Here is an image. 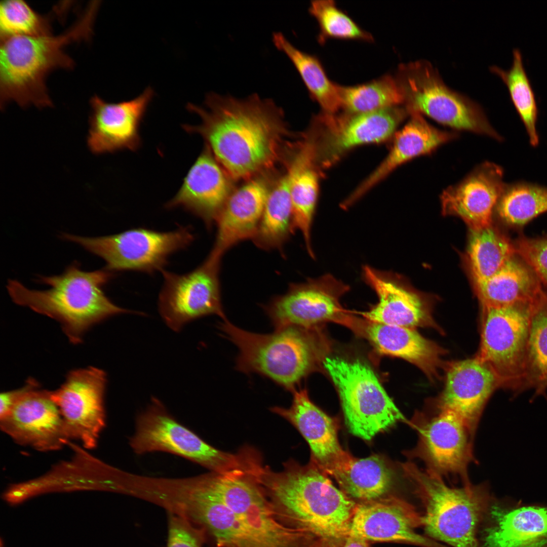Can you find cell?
Masks as SVG:
<instances>
[{"instance_id": "cell-38", "label": "cell", "mask_w": 547, "mask_h": 547, "mask_svg": "<svg viewBox=\"0 0 547 547\" xmlns=\"http://www.w3.org/2000/svg\"><path fill=\"white\" fill-rule=\"evenodd\" d=\"M495 207L505 223L523 227L547 212V187L526 182L505 184Z\"/></svg>"}, {"instance_id": "cell-26", "label": "cell", "mask_w": 547, "mask_h": 547, "mask_svg": "<svg viewBox=\"0 0 547 547\" xmlns=\"http://www.w3.org/2000/svg\"><path fill=\"white\" fill-rule=\"evenodd\" d=\"M362 277L376 293L378 301L360 313L369 322L414 329L436 326L420 298L399 283L388 272L365 265Z\"/></svg>"}, {"instance_id": "cell-19", "label": "cell", "mask_w": 547, "mask_h": 547, "mask_svg": "<svg viewBox=\"0 0 547 547\" xmlns=\"http://www.w3.org/2000/svg\"><path fill=\"white\" fill-rule=\"evenodd\" d=\"M423 518L405 501L390 496L357 504L348 535L367 541H393L424 547H445L417 534Z\"/></svg>"}, {"instance_id": "cell-39", "label": "cell", "mask_w": 547, "mask_h": 547, "mask_svg": "<svg viewBox=\"0 0 547 547\" xmlns=\"http://www.w3.org/2000/svg\"><path fill=\"white\" fill-rule=\"evenodd\" d=\"M513 56L512 65L509 69L504 70L497 66H493L490 69L506 85L511 99L525 127L530 143L535 147L539 143L536 130L538 109L535 96L524 66L520 50L514 49Z\"/></svg>"}, {"instance_id": "cell-24", "label": "cell", "mask_w": 547, "mask_h": 547, "mask_svg": "<svg viewBox=\"0 0 547 547\" xmlns=\"http://www.w3.org/2000/svg\"><path fill=\"white\" fill-rule=\"evenodd\" d=\"M268 174L248 180L232 191L216 222L217 234L210 252L212 254L221 259L235 245L253 239L275 183Z\"/></svg>"}, {"instance_id": "cell-20", "label": "cell", "mask_w": 547, "mask_h": 547, "mask_svg": "<svg viewBox=\"0 0 547 547\" xmlns=\"http://www.w3.org/2000/svg\"><path fill=\"white\" fill-rule=\"evenodd\" d=\"M419 439L410 455L423 460L429 469L441 474H458L466 482V467L473 459L471 436L474 434L453 412L438 414L418 425Z\"/></svg>"}, {"instance_id": "cell-36", "label": "cell", "mask_w": 547, "mask_h": 547, "mask_svg": "<svg viewBox=\"0 0 547 547\" xmlns=\"http://www.w3.org/2000/svg\"><path fill=\"white\" fill-rule=\"evenodd\" d=\"M533 389L534 396L547 389V290L532 307L527 343L525 390Z\"/></svg>"}, {"instance_id": "cell-22", "label": "cell", "mask_w": 547, "mask_h": 547, "mask_svg": "<svg viewBox=\"0 0 547 547\" xmlns=\"http://www.w3.org/2000/svg\"><path fill=\"white\" fill-rule=\"evenodd\" d=\"M503 176L498 165L488 162L481 164L443 191V213L460 217L473 231L491 226L492 213L505 185Z\"/></svg>"}, {"instance_id": "cell-17", "label": "cell", "mask_w": 547, "mask_h": 547, "mask_svg": "<svg viewBox=\"0 0 547 547\" xmlns=\"http://www.w3.org/2000/svg\"><path fill=\"white\" fill-rule=\"evenodd\" d=\"M0 425L16 442L41 451L59 449L70 440L51 391L37 381L0 418Z\"/></svg>"}, {"instance_id": "cell-37", "label": "cell", "mask_w": 547, "mask_h": 547, "mask_svg": "<svg viewBox=\"0 0 547 547\" xmlns=\"http://www.w3.org/2000/svg\"><path fill=\"white\" fill-rule=\"evenodd\" d=\"M341 109L349 113L376 111L403 104V96L396 79L389 74L351 86L337 85Z\"/></svg>"}, {"instance_id": "cell-14", "label": "cell", "mask_w": 547, "mask_h": 547, "mask_svg": "<svg viewBox=\"0 0 547 547\" xmlns=\"http://www.w3.org/2000/svg\"><path fill=\"white\" fill-rule=\"evenodd\" d=\"M221 260L209 253L201 265L185 274L161 271L158 307L171 329L178 332L186 323L210 315L226 320L219 279Z\"/></svg>"}, {"instance_id": "cell-28", "label": "cell", "mask_w": 547, "mask_h": 547, "mask_svg": "<svg viewBox=\"0 0 547 547\" xmlns=\"http://www.w3.org/2000/svg\"><path fill=\"white\" fill-rule=\"evenodd\" d=\"M409 122L394 135L391 148L384 160L359 185L356 192L363 196L400 165L417 157L433 151L456 137L427 123L422 114L412 112Z\"/></svg>"}, {"instance_id": "cell-29", "label": "cell", "mask_w": 547, "mask_h": 547, "mask_svg": "<svg viewBox=\"0 0 547 547\" xmlns=\"http://www.w3.org/2000/svg\"><path fill=\"white\" fill-rule=\"evenodd\" d=\"M366 324L365 335L379 353L408 361L431 380L438 377L444 352L437 344L414 329L369 321Z\"/></svg>"}, {"instance_id": "cell-41", "label": "cell", "mask_w": 547, "mask_h": 547, "mask_svg": "<svg viewBox=\"0 0 547 547\" xmlns=\"http://www.w3.org/2000/svg\"><path fill=\"white\" fill-rule=\"evenodd\" d=\"M49 19L22 0L0 3L1 38L12 36H37L52 34Z\"/></svg>"}, {"instance_id": "cell-34", "label": "cell", "mask_w": 547, "mask_h": 547, "mask_svg": "<svg viewBox=\"0 0 547 547\" xmlns=\"http://www.w3.org/2000/svg\"><path fill=\"white\" fill-rule=\"evenodd\" d=\"M320 173L311 151L306 150L294 179L291 193V233H301L307 251L312 258L315 254L311 228L318 200Z\"/></svg>"}, {"instance_id": "cell-5", "label": "cell", "mask_w": 547, "mask_h": 547, "mask_svg": "<svg viewBox=\"0 0 547 547\" xmlns=\"http://www.w3.org/2000/svg\"><path fill=\"white\" fill-rule=\"evenodd\" d=\"M113 276L105 268L83 270L75 261L61 275L38 276L37 282L50 286L47 290L30 289L16 280H9L6 288L15 303L58 321L69 341L77 344L94 325L131 312L113 303L104 291Z\"/></svg>"}, {"instance_id": "cell-33", "label": "cell", "mask_w": 547, "mask_h": 547, "mask_svg": "<svg viewBox=\"0 0 547 547\" xmlns=\"http://www.w3.org/2000/svg\"><path fill=\"white\" fill-rule=\"evenodd\" d=\"M272 42L289 58L308 93L324 112L334 113L341 109L337 84L331 81L319 59L294 46L281 32H275Z\"/></svg>"}, {"instance_id": "cell-21", "label": "cell", "mask_w": 547, "mask_h": 547, "mask_svg": "<svg viewBox=\"0 0 547 547\" xmlns=\"http://www.w3.org/2000/svg\"><path fill=\"white\" fill-rule=\"evenodd\" d=\"M292 393L289 407L276 406L271 411L296 427L310 447V461L330 476L351 456L339 442L337 422L313 403L305 389Z\"/></svg>"}, {"instance_id": "cell-23", "label": "cell", "mask_w": 547, "mask_h": 547, "mask_svg": "<svg viewBox=\"0 0 547 547\" xmlns=\"http://www.w3.org/2000/svg\"><path fill=\"white\" fill-rule=\"evenodd\" d=\"M231 180L205 145L165 207L181 208L201 218L210 228L233 191Z\"/></svg>"}, {"instance_id": "cell-10", "label": "cell", "mask_w": 547, "mask_h": 547, "mask_svg": "<svg viewBox=\"0 0 547 547\" xmlns=\"http://www.w3.org/2000/svg\"><path fill=\"white\" fill-rule=\"evenodd\" d=\"M129 442L137 454L154 451L170 452L218 474L247 471L250 466L249 450L232 454L213 447L177 422L155 398L138 416L135 433Z\"/></svg>"}, {"instance_id": "cell-13", "label": "cell", "mask_w": 547, "mask_h": 547, "mask_svg": "<svg viewBox=\"0 0 547 547\" xmlns=\"http://www.w3.org/2000/svg\"><path fill=\"white\" fill-rule=\"evenodd\" d=\"M400 106L360 113L323 112L317 116L305 135L312 145L318 167L332 166L357 146L391 138L409 115Z\"/></svg>"}, {"instance_id": "cell-32", "label": "cell", "mask_w": 547, "mask_h": 547, "mask_svg": "<svg viewBox=\"0 0 547 547\" xmlns=\"http://www.w3.org/2000/svg\"><path fill=\"white\" fill-rule=\"evenodd\" d=\"M348 497L368 501L381 498L393 485L394 474L385 458L374 454L351 456L330 475Z\"/></svg>"}, {"instance_id": "cell-18", "label": "cell", "mask_w": 547, "mask_h": 547, "mask_svg": "<svg viewBox=\"0 0 547 547\" xmlns=\"http://www.w3.org/2000/svg\"><path fill=\"white\" fill-rule=\"evenodd\" d=\"M153 96L149 87L135 98L118 103L92 97L87 137L90 150L96 154L137 150L141 144L140 126Z\"/></svg>"}, {"instance_id": "cell-47", "label": "cell", "mask_w": 547, "mask_h": 547, "mask_svg": "<svg viewBox=\"0 0 547 547\" xmlns=\"http://www.w3.org/2000/svg\"><path fill=\"white\" fill-rule=\"evenodd\" d=\"M116 472H117V471H116ZM116 473H115V475H116ZM114 483H115V478H114Z\"/></svg>"}, {"instance_id": "cell-12", "label": "cell", "mask_w": 547, "mask_h": 547, "mask_svg": "<svg viewBox=\"0 0 547 547\" xmlns=\"http://www.w3.org/2000/svg\"><path fill=\"white\" fill-rule=\"evenodd\" d=\"M534 303L483 307L481 343L475 358L493 372L500 387L515 394L525 390L527 348Z\"/></svg>"}, {"instance_id": "cell-1", "label": "cell", "mask_w": 547, "mask_h": 547, "mask_svg": "<svg viewBox=\"0 0 547 547\" xmlns=\"http://www.w3.org/2000/svg\"><path fill=\"white\" fill-rule=\"evenodd\" d=\"M204 106L188 103L201 123L185 124L187 133L201 135L224 171L234 181H248L285 167L299 141L286 121L283 110L270 99L257 94L238 99L214 93L207 95Z\"/></svg>"}, {"instance_id": "cell-15", "label": "cell", "mask_w": 547, "mask_h": 547, "mask_svg": "<svg viewBox=\"0 0 547 547\" xmlns=\"http://www.w3.org/2000/svg\"><path fill=\"white\" fill-rule=\"evenodd\" d=\"M349 290V286L327 274L290 284L285 294L276 296L263 308L275 329L290 326L308 329L328 321L351 327L354 320L339 302Z\"/></svg>"}, {"instance_id": "cell-16", "label": "cell", "mask_w": 547, "mask_h": 547, "mask_svg": "<svg viewBox=\"0 0 547 547\" xmlns=\"http://www.w3.org/2000/svg\"><path fill=\"white\" fill-rule=\"evenodd\" d=\"M106 373L90 366L73 369L57 389L51 391L70 439L86 448H94L105 425Z\"/></svg>"}, {"instance_id": "cell-44", "label": "cell", "mask_w": 547, "mask_h": 547, "mask_svg": "<svg viewBox=\"0 0 547 547\" xmlns=\"http://www.w3.org/2000/svg\"><path fill=\"white\" fill-rule=\"evenodd\" d=\"M36 381L34 378L29 377L21 387L1 394L0 418L5 416L9 412L15 402L31 387Z\"/></svg>"}, {"instance_id": "cell-40", "label": "cell", "mask_w": 547, "mask_h": 547, "mask_svg": "<svg viewBox=\"0 0 547 547\" xmlns=\"http://www.w3.org/2000/svg\"><path fill=\"white\" fill-rule=\"evenodd\" d=\"M309 13L317 21L318 41L323 44L329 38L373 42V36L362 29L332 0L311 1Z\"/></svg>"}, {"instance_id": "cell-4", "label": "cell", "mask_w": 547, "mask_h": 547, "mask_svg": "<svg viewBox=\"0 0 547 547\" xmlns=\"http://www.w3.org/2000/svg\"><path fill=\"white\" fill-rule=\"evenodd\" d=\"M99 5L98 1L92 2L73 24L58 35L1 38L2 108L10 102L22 107L52 106L47 77L55 69L73 68L74 61L65 49L72 43L90 40Z\"/></svg>"}, {"instance_id": "cell-2", "label": "cell", "mask_w": 547, "mask_h": 547, "mask_svg": "<svg viewBox=\"0 0 547 547\" xmlns=\"http://www.w3.org/2000/svg\"><path fill=\"white\" fill-rule=\"evenodd\" d=\"M256 476L287 524L332 544L348 535L357 504L312 461L291 459L280 472L262 465Z\"/></svg>"}, {"instance_id": "cell-43", "label": "cell", "mask_w": 547, "mask_h": 547, "mask_svg": "<svg viewBox=\"0 0 547 547\" xmlns=\"http://www.w3.org/2000/svg\"><path fill=\"white\" fill-rule=\"evenodd\" d=\"M167 547H200L195 534L178 521L171 522L169 527Z\"/></svg>"}, {"instance_id": "cell-42", "label": "cell", "mask_w": 547, "mask_h": 547, "mask_svg": "<svg viewBox=\"0 0 547 547\" xmlns=\"http://www.w3.org/2000/svg\"><path fill=\"white\" fill-rule=\"evenodd\" d=\"M516 254L534 272L547 288V237L520 236L514 242Z\"/></svg>"}, {"instance_id": "cell-48", "label": "cell", "mask_w": 547, "mask_h": 547, "mask_svg": "<svg viewBox=\"0 0 547 547\" xmlns=\"http://www.w3.org/2000/svg\"><path fill=\"white\" fill-rule=\"evenodd\" d=\"M116 472H115V473H116ZM114 478H115V476H114ZM113 486H114V484H113ZM113 488H114V487H113Z\"/></svg>"}, {"instance_id": "cell-6", "label": "cell", "mask_w": 547, "mask_h": 547, "mask_svg": "<svg viewBox=\"0 0 547 547\" xmlns=\"http://www.w3.org/2000/svg\"><path fill=\"white\" fill-rule=\"evenodd\" d=\"M402 467L424 505L426 533L453 547H477L478 526L490 501L486 489L469 482L451 488L431 469L422 470L411 462Z\"/></svg>"}, {"instance_id": "cell-46", "label": "cell", "mask_w": 547, "mask_h": 547, "mask_svg": "<svg viewBox=\"0 0 547 547\" xmlns=\"http://www.w3.org/2000/svg\"><path fill=\"white\" fill-rule=\"evenodd\" d=\"M245 473H252V474H253L254 475H255V474H254V473H253V472H245ZM213 473H212V472H211V473H210V474H207V475H206V480H205V486H206V487H207V488L208 487V479H209V478L210 476V475H211L212 474H213ZM215 474H216V473H215ZM233 474H237V473H233ZM227 475H228V474H227ZM255 476H256V475H255ZM256 478H257V477H256Z\"/></svg>"}, {"instance_id": "cell-45", "label": "cell", "mask_w": 547, "mask_h": 547, "mask_svg": "<svg viewBox=\"0 0 547 547\" xmlns=\"http://www.w3.org/2000/svg\"><path fill=\"white\" fill-rule=\"evenodd\" d=\"M367 541L361 537L348 535L343 547H369Z\"/></svg>"}, {"instance_id": "cell-31", "label": "cell", "mask_w": 547, "mask_h": 547, "mask_svg": "<svg viewBox=\"0 0 547 547\" xmlns=\"http://www.w3.org/2000/svg\"><path fill=\"white\" fill-rule=\"evenodd\" d=\"M285 169L284 174L276 181L269 192L252 239L255 244L262 249L280 250L291 233V193L299 165L292 161Z\"/></svg>"}, {"instance_id": "cell-25", "label": "cell", "mask_w": 547, "mask_h": 547, "mask_svg": "<svg viewBox=\"0 0 547 547\" xmlns=\"http://www.w3.org/2000/svg\"><path fill=\"white\" fill-rule=\"evenodd\" d=\"M499 387L493 372L475 358L453 362L447 367L438 408L455 413L474 433L485 404Z\"/></svg>"}, {"instance_id": "cell-30", "label": "cell", "mask_w": 547, "mask_h": 547, "mask_svg": "<svg viewBox=\"0 0 547 547\" xmlns=\"http://www.w3.org/2000/svg\"><path fill=\"white\" fill-rule=\"evenodd\" d=\"M483 307L532 303L545 289L533 270L516 254L491 277L475 282Z\"/></svg>"}, {"instance_id": "cell-27", "label": "cell", "mask_w": 547, "mask_h": 547, "mask_svg": "<svg viewBox=\"0 0 547 547\" xmlns=\"http://www.w3.org/2000/svg\"><path fill=\"white\" fill-rule=\"evenodd\" d=\"M484 547H547V506L515 501L493 505Z\"/></svg>"}, {"instance_id": "cell-11", "label": "cell", "mask_w": 547, "mask_h": 547, "mask_svg": "<svg viewBox=\"0 0 547 547\" xmlns=\"http://www.w3.org/2000/svg\"><path fill=\"white\" fill-rule=\"evenodd\" d=\"M61 238L103 259L105 268L113 272L153 274L165 269L171 255L189 247L195 236L190 226H181L169 231L139 227L92 238L63 233Z\"/></svg>"}, {"instance_id": "cell-3", "label": "cell", "mask_w": 547, "mask_h": 547, "mask_svg": "<svg viewBox=\"0 0 547 547\" xmlns=\"http://www.w3.org/2000/svg\"><path fill=\"white\" fill-rule=\"evenodd\" d=\"M217 547H312V536L283 521L263 488L239 482L217 498L206 491L191 510Z\"/></svg>"}, {"instance_id": "cell-8", "label": "cell", "mask_w": 547, "mask_h": 547, "mask_svg": "<svg viewBox=\"0 0 547 547\" xmlns=\"http://www.w3.org/2000/svg\"><path fill=\"white\" fill-rule=\"evenodd\" d=\"M396 79L409 114H424L456 130L502 140L480 106L449 88L428 61L419 60L400 65Z\"/></svg>"}, {"instance_id": "cell-7", "label": "cell", "mask_w": 547, "mask_h": 547, "mask_svg": "<svg viewBox=\"0 0 547 547\" xmlns=\"http://www.w3.org/2000/svg\"><path fill=\"white\" fill-rule=\"evenodd\" d=\"M219 329L239 350L236 368L240 372L258 374L293 392L312 368L314 347L307 329L290 326L258 334L226 319L219 324Z\"/></svg>"}, {"instance_id": "cell-9", "label": "cell", "mask_w": 547, "mask_h": 547, "mask_svg": "<svg viewBox=\"0 0 547 547\" xmlns=\"http://www.w3.org/2000/svg\"><path fill=\"white\" fill-rule=\"evenodd\" d=\"M323 365L336 387L345 423L351 434L369 441L405 420L366 364L327 357Z\"/></svg>"}, {"instance_id": "cell-35", "label": "cell", "mask_w": 547, "mask_h": 547, "mask_svg": "<svg viewBox=\"0 0 547 547\" xmlns=\"http://www.w3.org/2000/svg\"><path fill=\"white\" fill-rule=\"evenodd\" d=\"M515 255L514 242L492 226L473 231L467 256L474 282L491 277Z\"/></svg>"}]
</instances>
